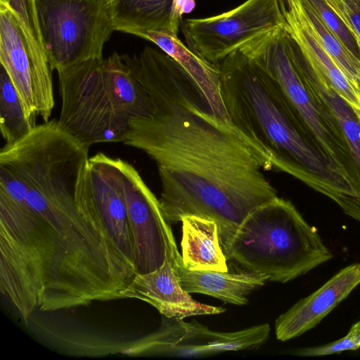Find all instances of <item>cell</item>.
I'll return each mask as SVG.
<instances>
[{
    "instance_id": "5bb4252c",
    "label": "cell",
    "mask_w": 360,
    "mask_h": 360,
    "mask_svg": "<svg viewBox=\"0 0 360 360\" xmlns=\"http://www.w3.org/2000/svg\"><path fill=\"white\" fill-rule=\"evenodd\" d=\"M124 298L144 301L167 318L183 319L225 311L222 307L207 305L193 300L181 287L168 258L159 269L147 274H137L124 292Z\"/></svg>"
},
{
    "instance_id": "2e32d148",
    "label": "cell",
    "mask_w": 360,
    "mask_h": 360,
    "mask_svg": "<svg viewBox=\"0 0 360 360\" xmlns=\"http://www.w3.org/2000/svg\"><path fill=\"white\" fill-rule=\"evenodd\" d=\"M141 37L152 41L176 60L191 77L210 112L215 117L231 124L221 98L219 66L196 55L177 37L148 31Z\"/></svg>"
},
{
    "instance_id": "603a6c76",
    "label": "cell",
    "mask_w": 360,
    "mask_h": 360,
    "mask_svg": "<svg viewBox=\"0 0 360 360\" xmlns=\"http://www.w3.org/2000/svg\"><path fill=\"white\" fill-rule=\"evenodd\" d=\"M309 1L324 23L352 52L360 58L359 50L353 35L325 2L323 0H309Z\"/></svg>"
},
{
    "instance_id": "7a4b0ae2",
    "label": "cell",
    "mask_w": 360,
    "mask_h": 360,
    "mask_svg": "<svg viewBox=\"0 0 360 360\" xmlns=\"http://www.w3.org/2000/svg\"><path fill=\"white\" fill-rule=\"evenodd\" d=\"M137 274L82 176L72 204L30 207L0 192V290L23 321L37 310L124 298Z\"/></svg>"
},
{
    "instance_id": "ba28073f",
    "label": "cell",
    "mask_w": 360,
    "mask_h": 360,
    "mask_svg": "<svg viewBox=\"0 0 360 360\" xmlns=\"http://www.w3.org/2000/svg\"><path fill=\"white\" fill-rule=\"evenodd\" d=\"M284 0H247L219 15L181 22L187 46L217 65L246 41L285 23Z\"/></svg>"
},
{
    "instance_id": "4fadbf2b",
    "label": "cell",
    "mask_w": 360,
    "mask_h": 360,
    "mask_svg": "<svg viewBox=\"0 0 360 360\" xmlns=\"http://www.w3.org/2000/svg\"><path fill=\"white\" fill-rule=\"evenodd\" d=\"M359 284V263L342 269L317 290L300 300L276 319V338L286 341L314 328Z\"/></svg>"
},
{
    "instance_id": "8992f818",
    "label": "cell",
    "mask_w": 360,
    "mask_h": 360,
    "mask_svg": "<svg viewBox=\"0 0 360 360\" xmlns=\"http://www.w3.org/2000/svg\"><path fill=\"white\" fill-rule=\"evenodd\" d=\"M50 67L57 72L103 59L115 31L112 0H34Z\"/></svg>"
},
{
    "instance_id": "30bf717a",
    "label": "cell",
    "mask_w": 360,
    "mask_h": 360,
    "mask_svg": "<svg viewBox=\"0 0 360 360\" xmlns=\"http://www.w3.org/2000/svg\"><path fill=\"white\" fill-rule=\"evenodd\" d=\"M266 339L264 327L254 326L235 332L211 330L195 320L185 322L164 316L159 329L133 344L124 353L201 357L229 351L253 349Z\"/></svg>"
},
{
    "instance_id": "7402d4cb",
    "label": "cell",
    "mask_w": 360,
    "mask_h": 360,
    "mask_svg": "<svg viewBox=\"0 0 360 360\" xmlns=\"http://www.w3.org/2000/svg\"><path fill=\"white\" fill-rule=\"evenodd\" d=\"M353 35L360 46V6L356 0H323Z\"/></svg>"
},
{
    "instance_id": "ac0fdd59",
    "label": "cell",
    "mask_w": 360,
    "mask_h": 360,
    "mask_svg": "<svg viewBox=\"0 0 360 360\" xmlns=\"http://www.w3.org/2000/svg\"><path fill=\"white\" fill-rule=\"evenodd\" d=\"M181 240L184 266L189 270L226 272L217 224L194 215L184 217Z\"/></svg>"
},
{
    "instance_id": "8fae6325",
    "label": "cell",
    "mask_w": 360,
    "mask_h": 360,
    "mask_svg": "<svg viewBox=\"0 0 360 360\" xmlns=\"http://www.w3.org/2000/svg\"><path fill=\"white\" fill-rule=\"evenodd\" d=\"M0 61L22 101L27 119L34 127L37 116L49 121L55 105L53 83L37 70L28 53L18 18L0 0Z\"/></svg>"
},
{
    "instance_id": "44dd1931",
    "label": "cell",
    "mask_w": 360,
    "mask_h": 360,
    "mask_svg": "<svg viewBox=\"0 0 360 360\" xmlns=\"http://www.w3.org/2000/svg\"><path fill=\"white\" fill-rule=\"evenodd\" d=\"M34 127L26 117L22 101L4 68L0 70V130L6 144L27 134Z\"/></svg>"
},
{
    "instance_id": "277c9868",
    "label": "cell",
    "mask_w": 360,
    "mask_h": 360,
    "mask_svg": "<svg viewBox=\"0 0 360 360\" xmlns=\"http://www.w3.org/2000/svg\"><path fill=\"white\" fill-rule=\"evenodd\" d=\"M223 252L245 271L286 283L330 260L316 228L293 204L276 197L251 211Z\"/></svg>"
},
{
    "instance_id": "9c48e42d",
    "label": "cell",
    "mask_w": 360,
    "mask_h": 360,
    "mask_svg": "<svg viewBox=\"0 0 360 360\" xmlns=\"http://www.w3.org/2000/svg\"><path fill=\"white\" fill-rule=\"evenodd\" d=\"M113 162L126 202L138 274L159 269L167 258L174 268L182 257L160 200L131 165L120 158Z\"/></svg>"
},
{
    "instance_id": "cb8c5ba5",
    "label": "cell",
    "mask_w": 360,
    "mask_h": 360,
    "mask_svg": "<svg viewBox=\"0 0 360 360\" xmlns=\"http://www.w3.org/2000/svg\"><path fill=\"white\" fill-rule=\"evenodd\" d=\"M360 347L348 333L341 339L317 347L297 349L294 354L304 356H319L337 354L346 350H356Z\"/></svg>"
},
{
    "instance_id": "484cf974",
    "label": "cell",
    "mask_w": 360,
    "mask_h": 360,
    "mask_svg": "<svg viewBox=\"0 0 360 360\" xmlns=\"http://www.w3.org/2000/svg\"><path fill=\"white\" fill-rule=\"evenodd\" d=\"M356 1H357L358 4H359V5L360 6V0H356Z\"/></svg>"
},
{
    "instance_id": "d6986e66",
    "label": "cell",
    "mask_w": 360,
    "mask_h": 360,
    "mask_svg": "<svg viewBox=\"0 0 360 360\" xmlns=\"http://www.w3.org/2000/svg\"><path fill=\"white\" fill-rule=\"evenodd\" d=\"M297 64L307 86L339 123L350 148L360 185V117L327 79L308 63L304 57H300Z\"/></svg>"
},
{
    "instance_id": "52a82bcc",
    "label": "cell",
    "mask_w": 360,
    "mask_h": 360,
    "mask_svg": "<svg viewBox=\"0 0 360 360\" xmlns=\"http://www.w3.org/2000/svg\"><path fill=\"white\" fill-rule=\"evenodd\" d=\"M103 59H90L58 72L62 101L58 122L91 146L123 142L130 121L120 110L104 76Z\"/></svg>"
},
{
    "instance_id": "7c38bea8",
    "label": "cell",
    "mask_w": 360,
    "mask_h": 360,
    "mask_svg": "<svg viewBox=\"0 0 360 360\" xmlns=\"http://www.w3.org/2000/svg\"><path fill=\"white\" fill-rule=\"evenodd\" d=\"M82 180L112 238L135 264L132 232L113 158L103 153L89 158Z\"/></svg>"
},
{
    "instance_id": "9a60e30c",
    "label": "cell",
    "mask_w": 360,
    "mask_h": 360,
    "mask_svg": "<svg viewBox=\"0 0 360 360\" xmlns=\"http://www.w3.org/2000/svg\"><path fill=\"white\" fill-rule=\"evenodd\" d=\"M194 6L193 0H112L113 27L139 37L148 31L177 37L182 15Z\"/></svg>"
},
{
    "instance_id": "d4e9b609",
    "label": "cell",
    "mask_w": 360,
    "mask_h": 360,
    "mask_svg": "<svg viewBox=\"0 0 360 360\" xmlns=\"http://www.w3.org/2000/svg\"><path fill=\"white\" fill-rule=\"evenodd\" d=\"M348 333L354 341L360 346V320L352 326Z\"/></svg>"
},
{
    "instance_id": "e0dca14e",
    "label": "cell",
    "mask_w": 360,
    "mask_h": 360,
    "mask_svg": "<svg viewBox=\"0 0 360 360\" xmlns=\"http://www.w3.org/2000/svg\"><path fill=\"white\" fill-rule=\"evenodd\" d=\"M181 287L188 293L205 294L225 303L245 305L248 296L263 286L268 277L245 271L229 273L186 269L182 259L174 268Z\"/></svg>"
},
{
    "instance_id": "ffe728a7",
    "label": "cell",
    "mask_w": 360,
    "mask_h": 360,
    "mask_svg": "<svg viewBox=\"0 0 360 360\" xmlns=\"http://www.w3.org/2000/svg\"><path fill=\"white\" fill-rule=\"evenodd\" d=\"M20 24L30 56L40 75L52 82V70L46 56L34 0H5Z\"/></svg>"
},
{
    "instance_id": "5b68a950",
    "label": "cell",
    "mask_w": 360,
    "mask_h": 360,
    "mask_svg": "<svg viewBox=\"0 0 360 360\" xmlns=\"http://www.w3.org/2000/svg\"><path fill=\"white\" fill-rule=\"evenodd\" d=\"M296 45L283 25L255 37L238 49L274 79L321 152L360 191L356 165L344 133L304 83L295 60Z\"/></svg>"
},
{
    "instance_id": "3957f363",
    "label": "cell",
    "mask_w": 360,
    "mask_h": 360,
    "mask_svg": "<svg viewBox=\"0 0 360 360\" xmlns=\"http://www.w3.org/2000/svg\"><path fill=\"white\" fill-rule=\"evenodd\" d=\"M231 124L266 160L333 200L347 215L360 210V191L321 152L274 79L239 49L218 65Z\"/></svg>"
},
{
    "instance_id": "6da1fadb",
    "label": "cell",
    "mask_w": 360,
    "mask_h": 360,
    "mask_svg": "<svg viewBox=\"0 0 360 360\" xmlns=\"http://www.w3.org/2000/svg\"><path fill=\"white\" fill-rule=\"evenodd\" d=\"M153 115L130 122L123 143L157 164L169 223L188 215L214 221L223 248L248 214L275 199L259 151L215 117L193 86L148 94Z\"/></svg>"
}]
</instances>
